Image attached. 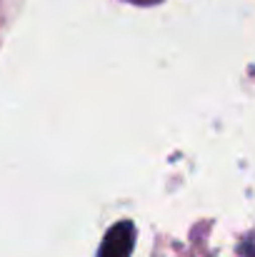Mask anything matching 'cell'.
<instances>
[{
  "label": "cell",
  "mask_w": 255,
  "mask_h": 257,
  "mask_svg": "<svg viewBox=\"0 0 255 257\" xmlns=\"http://www.w3.org/2000/svg\"><path fill=\"white\" fill-rule=\"evenodd\" d=\"M133 245H135V225L130 220L115 222L108 230V235H105V240L100 245L98 257H130Z\"/></svg>",
  "instance_id": "obj_1"
}]
</instances>
